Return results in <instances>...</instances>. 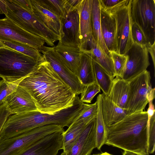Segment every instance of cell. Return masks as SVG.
Returning a JSON list of instances; mask_svg holds the SVG:
<instances>
[{
  "label": "cell",
  "mask_w": 155,
  "mask_h": 155,
  "mask_svg": "<svg viewBox=\"0 0 155 155\" xmlns=\"http://www.w3.org/2000/svg\"><path fill=\"white\" fill-rule=\"evenodd\" d=\"M34 101L38 110L53 114L72 106L76 95L42 54L34 70L18 83Z\"/></svg>",
  "instance_id": "obj_1"
},
{
  "label": "cell",
  "mask_w": 155,
  "mask_h": 155,
  "mask_svg": "<svg viewBox=\"0 0 155 155\" xmlns=\"http://www.w3.org/2000/svg\"><path fill=\"white\" fill-rule=\"evenodd\" d=\"M148 119L147 112L143 111L128 115L107 127L105 144L141 155H149Z\"/></svg>",
  "instance_id": "obj_2"
},
{
  "label": "cell",
  "mask_w": 155,
  "mask_h": 155,
  "mask_svg": "<svg viewBox=\"0 0 155 155\" xmlns=\"http://www.w3.org/2000/svg\"><path fill=\"white\" fill-rule=\"evenodd\" d=\"M83 107V103L76 95L72 106L53 114L37 110L11 115L5 124V130L8 136L12 137L46 124H54L63 127H68L81 112Z\"/></svg>",
  "instance_id": "obj_3"
},
{
  "label": "cell",
  "mask_w": 155,
  "mask_h": 155,
  "mask_svg": "<svg viewBox=\"0 0 155 155\" xmlns=\"http://www.w3.org/2000/svg\"><path fill=\"white\" fill-rule=\"evenodd\" d=\"M38 61L11 48H0V78L18 83L33 71Z\"/></svg>",
  "instance_id": "obj_4"
},
{
  "label": "cell",
  "mask_w": 155,
  "mask_h": 155,
  "mask_svg": "<svg viewBox=\"0 0 155 155\" xmlns=\"http://www.w3.org/2000/svg\"><path fill=\"white\" fill-rule=\"evenodd\" d=\"M5 15L24 30L43 39L48 45L53 47L59 36L48 28L33 13L22 8L12 0H6Z\"/></svg>",
  "instance_id": "obj_5"
},
{
  "label": "cell",
  "mask_w": 155,
  "mask_h": 155,
  "mask_svg": "<svg viewBox=\"0 0 155 155\" xmlns=\"http://www.w3.org/2000/svg\"><path fill=\"white\" fill-rule=\"evenodd\" d=\"M64 131V127L60 125L48 124L35 127L12 138L0 137V155H19L45 136Z\"/></svg>",
  "instance_id": "obj_6"
},
{
  "label": "cell",
  "mask_w": 155,
  "mask_h": 155,
  "mask_svg": "<svg viewBox=\"0 0 155 155\" xmlns=\"http://www.w3.org/2000/svg\"><path fill=\"white\" fill-rule=\"evenodd\" d=\"M131 2L129 0L126 5L109 13L115 21L116 52L120 54H125L134 43L131 34Z\"/></svg>",
  "instance_id": "obj_7"
},
{
  "label": "cell",
  "mask_w": 155,
  "mask_h": 155,
  "mask_svg": "<svg viewBox=\"0 0 155 155\" xmlns=\"http://www.w3.org/2000/svg\"><path fill=\"white\" fill-rule=\"evenodd\" d=\"M131 13L132 22L144 33L149 42L155 43V1L131 0Z\"/></svg>",
  "instance_id": "obj_8"
},
{
  "label": "cell",
  "mask_w": 155,
  "mask_h": 155,
  "mask_svg": "<svg viewBox=\"0 0 155 155\" xmlns=\"http://www.w3.org/2000/svg\"><path fill=\"white\" fill-rule=\"evenodd\" d=\"M150 79V73L146 70L128 82L129 115L143 111L148 103V94L152 89Z\"/></svg>",
  "instance_id": "obj_9"
},
{
  "label": "cell",
  "mask_w": 155,
  "mask_h": 155,
  "mask_svg": "<svg viewBox=\"0 0 155 155\" xmlns=\"http://www.w3.org/2000/svg\"><path fill=\"white\" fill-rule=\"evenodd\" d=\"M0 41H18L39 51L45 43L43 39L24 30L7 17L0 19Z\"/></svg>",
  "instance_id": "obj_10"
},
{
  "label": "cell",
  "mask_w": 155,
  "mask_h": 155,
  "mask_svg": "<svg viewBox=\"0 0 155 155\" xmlns=\"http://www.w3.org/2000/svg\"><path fill=\"white\" fill-rule=\"evenodd\" d=\"M45 59L63 81L78 95L84 91L85 87L78 79L76 75L65 65L62 60L54 51L53 47L43 46L39 51Z\"/></svg>",
  "instance_id": "obj_11"
},
{
  "label": "cell",
  "mask_w": 155,
  "mask_h": 155,
  "mask_svg": "<svg viewBox=\"0 0 155 155\" xmlns=\"http://www.w3.org/2000/svg\"><path fill=\"white\" fill-rule=\"evenodd\" d=\"M125 54L128 59L121 78L128 82L146 70L150 63L146 46L134 42Z\"/></svg>",
  "instance_id": "obj_12"
},
{
  "label": "cell",
  "mask_w": 155,
  "mask_h": 155,
  "mask_svg": "<svg viewBox=\"0 0 155 155\" xmlns=\"http://www.w3.org/2000/svg\"><path fill=\"white\" fill-rule=\"evenodd\" d=\"M11 114L38 110L30 94L18 85L16 89L7 97L3 103Z\"/></svg>",
  "instance_id": "obj_13"
},
{
  "label": "cell",
  "mask_w": 155,
  "mask_h": 155,
  "mask_svg": "<svg viewBox=\"0 0 155 155\" xmlns=\"http://www.w3.org/2000/svg\"><path fill=\"white\" fill-rule=\"evenodd\" d=\"M62 25L59 42L68 46L80 45L79 9L65 14L62 19Z\"/></svg>",
  "instance_id": "obj_14"
},
{
  "label": "cell",
  "mask_w": 155,
  "mask_h": 155,
  "mask_svg": "<svg viewBox=\"0 0 155 155\" xmlns=\"http://www.w3.org/2000/svg\"><path fill=\"white\" fill-rule=\"evenodd\" d=\"M62 133H54L41 139L19 155H57L62 150Z\"/></svg>",
  "instance_id": "obj_15"
},
{
  "label": "cell",
  "mask_w": 155,
  "mask_h": 155,
  "mask_svg": "<svg viewBox=\"0 0 155 155\" xmlns=\"http://www.w3.org/2000/svg\"><path fill=\"white\" fill-rule=\"evenodd\" d=\"M96 117L87 124L69 150L68 155H90L93 150L96 148Z\"/></svg>",
  "instance_id": "obj_16"
},
{
  "label": "cell",
  "mask_w": 155,
  "mask_h": 155,
  "mask_svg": "<svg viewBox=\"0 0 155 155\" xmlns=\"http://www.w3.org/2000/svg\"><path fill=\"white\" fill-rule=\"evenodd\" d=\"M92 0H83L79 8L80 45L83 51L86 49L88 41L93 37L91 10Z\"/></svg>",
  "instance_id": "obj_17"
},
{
  "label": "cell",
  "mask_w": 155,
  "mask_h": 155,
  "mask_svg": "<svg viewBox=\"0 0 155 155\" xmlns=\"http://www.w3.org/2000/svg\"><path fill=\"white\" fill-rule=\"evenodd\" d=\"M34 14L60 39L62 25L61 18L47 8L39 0H30Z\"/></svg>",
  "instance_id": "obj_18"
},
{
  "label": "cell",
  "mask_w": 155,
  "mask_h": 155,
  "mask_svg": "<svg viewBox=\"0 0 155 155\" xmlns=\"http://www.w3.org/2000/svg\"><path fill=\"white\" fill-rule=\"evenodd\" d=\"M101 95V110L104 124L109 127L129 115L127 109L121 108L114 103L107 95Z\"/></svg>",
  "instance_id": "obj_19"
},
{
  "label": "cell",
  "mask_w": 155,
  "mask_h": 155,
  "mask_svg": "<svg viewBox=\"0 0 155 155\" xmlns=\"http://www.w3.org/2000/svg\"><path fill=\"white\" fill-rule=\"evenodd\" d=\"M92 60L102 67L113 79L116 76L113 60L97 44L93 37L87 41L86 50Z\"/></svg>",
  "instance_id": "obj_20"
},
{
  "label": "cell",
  "mask_w": 155,
  "mask_h": 155,
  "mask_svg": "<svg viewBox=\"0 0 155 155\" xmlns=\"http://www.w3.org/2000/svg\"><path fill=\"white\" fill-rule=\"evenodd\" d=\"M100 21L102 36L106 46L110 53L116 52V23L114 18L111 14L101 8Z\"/></svg>",
  "instance_id": "obj_21"
},
{
  "label": "cell",
  "mask_w": 155,
  "mask_h": 155,
  "mask_svg": "<svg viewBox=\"0 0 155 155\" xmlns=\"http://www.w3.org/2000/svg\"><path fill=\"white\" fill-rule=\"evenodd\" d=\"M53 48L67 67L76 74L82 52L79 47L65 45L58 42Z\"/></svg>",
  "instance_id": "obj_22"
},
{
  "label": "cell",
  "mask_w": 155,
  "mask_h": 155,
  "mask_svg": "<svg viewBox=\"0 0 155 155\" xmlns=\"http://www.w3.org/2000/svg\"><path fill=\"white\" fill-rule=\"evenodd\" d=\"M128 95V82L119 78H114L109 98L120 107L127 110Z\"/></svg>",
  "instance_id": "obj_23"
},
{
  "label": "cell",
  "mask_w": 155,
  "mask_h": 155,
  "mask_svg": "<svg viewBox=\"0 0 155 155\" xmlns=\"http://www.w3.org/2000/svg\"><path fill=\"white\" fill-rule=\"evenodd\" d=\"M93 118L81 120L71 123L67 129L62 134L63 151L68 153L83 131L87 124Z\"/></svg>",
  "instance_id": "obj_24"
},
{
  "label": "cell",
  "mask_w": 155,
  "mask_h": 155,
  "mask_svg": "<svg viewBox=\"0 0 155 155\" xmlns=\"http://www.w3.org/2000/svg\"><path fill=\"white\" fill-rule=\"evenodd\" d=\"M91 16L93 35L97 44L108 56L111 54L103 38L101 25V8L99 0H92Z\"/></svg>",
  "instance_id": "obj_25"
},
{
  "label": "cell",
  "mask_w": 155,
  "mask_h": 155,
  "mask_svg": "<svg viewBox=\"0 0 155 155\" xmlns=\"http://www.w3.org/2000/svg\"><path fill=\"white\" fill-rule=\"evenodd\" d=\"M76 75L84 87L92 83H96L92 59L85 52L82 51L81 54Z\"/></svg>",
  "instance_id": "obj_26"
},
{
  "label": "cell",
  "mask_w": 155,
  "mask_h": 155,
  "mask_svg": "<svg viewBox=\"0 0 155 155\" xmlns=\"http://www.w3.org/2000/svg\"><path fill=\"white\" fill-rule=\"evenodd\" d=\"M96 101L98 105V110L96 117V148L100 150L103 145L105 144L107 128L104 124L102 113L101 94L97 96Z\"/></svg>",
  "instance_id": "obj_27"
},
{
  "label": "cell",
  "mask_w": 155,
  "mask_h": 155,
  "mask_svg": "<svg viewBox=\"0 0 155 155\" xmlns=\"http://www.w3.org/2000/svg\"><path fill=\"white\" fill-rule=\"evenodd\" d=\"M92 63L96 83L102 90L103 93L107 95L114 79L102 67L93 60Z\"/></svg>",
  "instance_id": "obj_28"
},
{
  "label": "cell",
  "mask_w": 155,
  "mask_h": 155,
  "mask_svg": "<svg viewBox=\"0 0 155 155\" xmlns=\"http://www.w3.org/2000/svg\"><path fill=\"white\" fill-rule=\"evenodd\" d=\"M6 47L18 51L38 61L42 54L38 50L25 44L15 41H0Z\"/></svg>",
  "instance_id": "obj_29"
},
{
  "label": "cell",
  "mask_w": 155,
  "mask_h": 155,
  "mask_svg": "<svg viewBox=\"0 0 155 155\" xmlns=\"http://www.w3.org/2000/svg\"><path fill=\"white\" fill-rule=\"evenodd\" d=\"M116 78H121L128 59L127 55L120 54L112 51L110 52Z\"/></svg>",
  "instance_id": "obj_30"
},
{
  "label": "cell",
  "mask_w": 155,
  "mask_h": 155,
  "mask_svg": "<svg viewBox=\"0 0 155 155\" xmlns=\"http://www.w3.org/2000/svg\"><path fill=\"white\" fill-rule=\"evenodd\" d=\"M97 110L98 105L97 101L91 104L83 103V107L81 111L72 123L96 117Z\"/></svg>",
  "instance_id": "obj_31"
},
{
  "label": "cell",
  "mask_w": 155,
  "mask_h": 155,
  "mask_svg": "<svg viewBox=\"0 0 155 155\" xmlns=\"http://www.w3.org/2000/svg\"><path fill=\"white\" fill-rule=\"evenodd\" d=\"M47 8L61 19L64 17L66 11L64 6V0H39Z\"/></svg>",
  "instance_id": "obj_32"
},
{
  "label": "cell",
  "mask_w": 155,
  "mask_h": 155,
  "mask_svg": "<svg viewBox=\"0 0 155 155\" xmlns=\"http://www.w3.org/2000/svg\"><path fill=\"white\" fill-rule=\"evenodd\" d=\"M147 141L149 154L154 153L155 145V114L148 116Z\"/></svg>",
  "instance_id": "obj_33"
},
{
  "label": "cell",
  "mask_w": 155,
  "mask_h": 155,
  "mask_svg": "<svg viewBox=\"0 0 155 155\" xmlns=\"http://www.w3.org/2000/svg\"><path fill=\"white\" fill-rule=\"evenodd\" d=\"M101 89L96 83H93L85 87L84 91L81 93L80 99L84 103H91L94 97L100 92Z\"/></svg>",
  "instance_id": "obj_34"
},
{
  "label": "cell",
  "mask_w": 155,
  "mask_h": 155,
  "mask_svg": "<svg viewBox=\"0 0 155 155\" xmlns=\"http://www.w3.org/2000/svg\"><path fill=\"white\" fill-rule=\"evenodd\" d=\"M18 84L8 82L3 79L0 80V106L5 98L16 89Z\"/></svg>",
  "instance_id": "obj_35"
},
{
  "label": "cell",
  "mask_w": 155,
  "mask_h": 155,
  "mask_svg": "<svg viewBox=\"0 0 155 155\" xmlns=\"http://www.w3.org/2000/svg\"><path fill=\"white\" fill-rule=\"evenodd\" d=\"M100 8L108 13L127 4L129 0H99Z\"/></svg>",
  "instance_id": "obj_36"
},
{
  "label": "cell",
  "mask_w": 155,
  "mask_h": 155,
  "mask_svg": "<svg viewBox=\"0 0 155 155\" xmlns=\"http://www.w3.org/2000/svg\"><path fill=\"white\" fill-rule=\"evenodd\" d=\"M131 37L134 42L146 46L149 42L144 33L135 23L133 22L131 28Z\"/></svg>",
  "instance_id": "obj_37"
},
{
  "label": "cell",
  "mask_w": 155,
  "mask_h": 155,
  "mask_svg": "<svg viewBox=\"0 0 155 155\" xmlns=\"http://www.w3.org/2000/svg\"><path fill=\"white\" fill-rule=\"evenodd\" d=\"M83 0H64V6L66 12L68 13L79 9Z\"/></svg>",
  "instance_id": "obj_38"
},
{
  "label": "cell",
  "mask_w": 155,
  "mask_h": 155,
  "mask_svg": "<svg viewBox=\"0 0 155 155\" xmlns=\"http://www.w3.org/2000/svg\"><path fill=\"white\" fill-rule=\"evenodd\" d=\"M11 115L3 104L0 106V132L8 117Z\"/></svg>",
  "instance_id": "obj_39"
},
{
  "label": "cell",
  "mask_w": 155,
  "mask_h": 155,
  "mask_svg": "<svg viewBox=\"0 0 155 155\" xmlns=\"http://www.w3.org/2000/svg\"><path fill=\"white\" fill-rule=\"evenodd\" d=\"M18 5L22 8L31 13H33L30 0H12Z\"/></svg>",
  "instance_id": "obj_40"
},
{
  "label": "cell",
  "mask_w": 155,
  "mask_h": 155,
  "mask_svg": "<svg viewBox=\"0 0 155 155\" xmlns=\"http://www.w3.org/2000/svg\"><path fill=\"white\" fill-rule=\"evenodd\" d=\"M148 53L151 55L153 62L154 70L155 68V43L151 45L149 42L146 45Z\"/></svg>",
  "instance_id": "obj_41"
},
{
  "label": "cell",
  "mask_w": 155,
  "mask_h": 155,
  "mask_svg": "<svg viewBox=\"0 0 155 155\" xmlns=\"http://www.w3.org/2000/svg\"><path fill=\"white\" fill-rule=\"evenodd\" d=\"M4 14L6 15L7 14V7L6 0H0V14Z\"/></svg>",
  "instance_id": "obj_42"
},
{
  "label": "cell",
  "mask_w": 155,
  "mask_h": 155,
  "mask_svg": "<svg viewBox=\"0 0 155 155\" xmlns=\"http://www.w3.org/2000/svg\"><path fill=\"white\" fill-rule=\"evenodd\" d=\"M123 155H141L139 154L133 152L132 151L124 150Z\"/></svg>",
  "instance_id": "obj_43"
},
{
  "label": "cell",
  "mask_w": 155,
  "mask_h": 155,
  "mask_svg": "<svg viewBox=\"0 0 155 155\" xmlns=\"http://www.w3.org/2000/svg\"><path fill=\"white\" fill-rule=\"evenodd\" d=\"M100 155H112L108 153L107 152H104L103 153H102L101 154H100Z\"/></svg>",
  "instance_id": "obj_44"
},
{
  "label": "cell",
  "mask_w": 155,
  "mask_h": 155,
  "mask_svg": "<svg viewBox=\"0 0 155 155\" xmlns=\"http://www.w3.org/2000/svg\"><path fill=\"white\" fill-rule=\"evenodd\" d=\"M60 155H68V154L66 152L63 151V152L60 154Z\"/></svg>",
  "instance_id": "obj_45"
},
{
  "label": "cell",
  "mask_w": 155,
  "mask_h": 155,
  "mask_svg": "<svg viewBox=\"0 0 155 155\" xmlns=\"http://www.w3.org/2000/svg\"><path fill=\"white\" fill-rule=\"evenodd\" d=\"M5 46L0 42V48H5Z\"/></svg>",
  "instance_id": "obj_46"
},
{
  "label": "cell",
  "mask_w": 155,
  "mask_h": 155,
  "mask_svg": "<svg viewBox=\"0 0 155 155\" xmlns=\"http://www.w3.org/2000/svg\"><path fill=\"white\" fill-rule=\"evenodd\" d=\"M92 155H100V154H93Z\"/></svg>",
  "instance_id": "obj_47"
}]
</instances>
